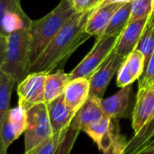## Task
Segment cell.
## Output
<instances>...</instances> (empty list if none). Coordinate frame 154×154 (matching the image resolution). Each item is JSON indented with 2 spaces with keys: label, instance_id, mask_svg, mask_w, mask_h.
<instances>
[{
  "label": "cell",
  "instance_id": "2",
  "mask_svg": "<svg viewBox=\"0 0 154 154\" xmlns=\"http://www.w3.org/2000/svg\"><path fill=\"white\" fill-rule=\"evenodd\" d=\"M76 14L72 2L61 0L45 16L32 20L30 32V69L55 35Z\"/></svg>",
  "mask_w": 154,
  "mask_h": 154
},
{
  "label": "cell",
  "instance_id": "13",
  "mask_svg": "<svg viewBox=\"0 0 154 154\" xmlns=\"http://www.w3.org/2000/svg\"><path fill=\"white\" fill-rule=\"evenodd\" d=\"M101 101L102 99L95 96H89L87 101L76 113L69 127L81 132L92 122L102 118L104 116V111Z\"/></svg>",
  "mask_w": 154,
  "mask_h": 154
},
{
  "label": "cell",
  "instance_id": "7",
  "mask_svg": "<svg viewBox=\"0 0 154 154\" xmlns=\"http://www.w3.org/2000/svg\"><path fill=\"white\" fill-rule=\"evenodd\" d=\"M125 59L114 51H111L102 65L88 79L90 86L89 96H95L100 99L104 98V94L109 83Z\"/></svg>",
  "mask_w": 154,
  "mask_h": 154
},
{
  "label": "cell",
  "instance_id": "16",
  "mask_svg": "<svg viewBox=\"0 0 154 154\" xmlns=\"http://www.w3.org/2000/svg\"><path fill=\"white\" fill-rule=\"evenodd\" d=\"M154 143V113L145 126L125 143L124 154H143Z\"/></svg>",
  "mask_w": 154,
  "mask_h": 154
},
{
  "label": "cell",
  "instance_id": "33",
  "mask_svg": "<svg viewBox=\"0 0 154 154\" xmlns=\"http://www.w3.org/2000/svg\"><path fill=\"white\" fill-rule=\"evenodd\" d=\"M102 0H91L90 1V7L91 8H95Z\"/></svg>",
  "mask_w": 154,
  "mask_h": 154
},
{
  "label": "cell",
  "instance_id": "21",
  "mask_svg": "<svg viewBox=\"0 0 154 154\" xmlns=\"http://www.w3.org/2000/svg\"><path fill=\"white\" fill-rule=\"evenodd\" d=\"M111 130L112 120L104 116L99 120L92 122L88 126H86L83 132H85L98 146L102 140L110 133Z\"/></svg>",
  "mask_w": 154,
  "mask_h": 154
},
{
  "label": "cell",
  "instance_id": "27",
  "mask_svg": "<svg viewBox=\"0 0 154 154\" xmlns=\"http://www.w3.org/2000/svg\"><path fill=\"white\" fill-rule=\"evenodd\" d=\"M134 79L132 76L128 65L125 60V61L122 63V65L120 66L118 71H117V79H116V85L119 88H125L127 87L129 85H132L134 82Z\"/></svg>",
  "mask_w": 154,
  "mask_h": 154
},
{
  "label": "cell",
  "instance_id": "12",
  "mask_svg": "<svg viewBox=\"0 0 154 154\" xmlns=\"http://www.w3.org/2000/svg\"><path fill=\"white\" fill-rule=\"evenodd\" d=\"M25 128L26 111L18 106L14 108H10L2 130L3 143L6 150L22 134L24 133Z\"/></svg>",
  "mask_w": 154,
  "mask_h": 154
},
{
  "label": "cell",
  "instance_id": "11",
  "mask_svg": "<svg viewBox=\"0 0 154 154\" xmlns=\"http://www.w3.org/2000/svg\"><path fill=\"white\" fill-rule=\"evenodd\" d=\"M46 105L52 133L57 134L69 129L76 113L71 111L66 105L63 95L49 103H46Z\"/></svg>",
  "mask_w": 154,
  "mask_h": 154
},
{
  "label": "cell",
  "instance_id": "26",
  "mask_svg": "<svg viewBox=\"0 0 154 154\" xmlns=\"http://www.w3.org/2000/svg\"><path fill=\"white\" fill-rule=\"evenodd\" d=\"M79 133H80V131L76 130V129H72V128L69 127L55 154L70 153L72 149H73V146H74V144L76 143V140H77L79 134Z\"/></svg>",
  "mask_w": 154,
  "mask_h": 154
},
{
  "label": "cell",
  "instance_id": "24",
  "mask_svg": "<svg viewBox=\"0 0 154 154\" xmlns=\"http://www.w3.org/2000/svg\"><path fill=\"white\" fill-rule=\"evenodd\" d=\"M152 13V0H134L129 23L148 18Z\"/></svg>",
  "mask_w": 154,
  "mask_h": 154
},
{
  "label": "cell",
  "instance_id": "30",
  "mask_svg": "<svg viewBox=\"0 0 154 154\" xmlns=\"http://www.w3.org/2000/svg\"><path fill=\"white\" fill-rule=\"evenodd\" d=\"M134 0H102L97 6H100V5H106L108 4H125L128 2H133Z\"/></svg>",
  "mask_w": 154,
  "mask_h": 154
},
{
  "label": "cell",
  "instance_id": "34",
  "mask_svg": "<svg viewBox=\"0 0 154 154\" xmlns=\"http://www.w3.org/2000/svg\"><path fill=\"white\" fill-rule=\"evenodd\" d=\"M103 154H113V148L111 147V149H109L108 151H106V152H103Z\"/></svg>",
  "mask_w": 154,
  "mask_h": 154
},
{
  "label": "cell",
  "instance_id": "35",
  "mask_svg": "<svg viewBox=\"0 0 154 154\" xmlns=\"http://www.w3.org/2000/svg\"><path fill=\"white\" fill-rule=\"evenodd\" d=\"M152 13H154V0H152Z\"/></svg>",
  "mask_w": 154,
  "mask_h": 154
},
{
  "label": "cell",
  "instance_id": "17",
  "mask_svg": "<svg viewBox=\"0 0 154 154\" xmlns=\"http://www.w3.org/2000/svg\"><path fill=\"white\" fill-rule=\"evenodd\" d=\"M14 85L15 81L8 75L2 72L0 80V154H7V150L5 148L3 143L2 130L10 110V99Z\"/></svg>",
  "mask_w": 154,
  "mask_h": 154
},
{
  "label": "cell",
  "instance_id": "1",
  "mask_svg": "<svg viewBox=\"0 0 154 154\" xmlns=\"http://www.w3.org/2000/svg\"><path fill=\"white\" fill-rule=\"evenodd\" d=\"M92 10L76 13L68 21L32 64L30 73L49 74L57 69H61L75 51L91 37L86 32L85 27Z\"/></svg>",
  "mask_w": 154,
  "mask_h": 154
},
{
  "label": "cell",
  "instance_id": "9",
  "mask_svg": "<svg viewBox=\"0 0 154 154\" xmlns=\"http://www.w3.org/2000/svg\"><path fill=\"white\" fill-rule=\"evenodd\" d=\"M147 19L148 18L128 23L118 36L113 51L124 58H126L131 52H133L139 42L144 26L147 23Z\"/></svg>",
  "mask_w": 154,
  "mask_h": 154
},
{
  "label": "cell",
  "instance_id": "6",
  "mask_svg": "<svg viewBox=\"0 0 154 154\" xmlns=\"http://www.w3.org/2000/svg\"><path fill=\"white\" fill-rule=\"evenodd\" d=\"M47 73L32 72L29 73L17 87L18 106L23 110L45 103L44 83Z\"/></svg>",
  "mask_w": 154,
  "mask_h": 154
},
{
  "label": "cell",
  "instance_id": "29",
  "mask_svg": "<svg viewBox=\"0 0 154 154\" xmlns=\"http://www.w3.org/2000/svg\"><path fill=\"white\" fill-rule=\"evenodd\" d=\"M90 1L91 0H72L71 2L76 13H83L91 9Z\"/></svg>",
  "mask_w": 154,
  "mask_h": 154
},
{
  "label": "cell",
  "instance_id": "32",
  "mask_svg": "<svg viewBox=\"0 0 154 154\" xmlns=\"http://www.w3.org/2000/svg\"><path fill=\"white\" fill-rule=\"evenodd\" d=\"M143 154H154V143L152 144L150 147H148L143 152Z\"/></svg>",
  "mask_w": 154,
  "mask_h": 154
},
{
  "label": "cell",
  "instance_id": "22",
  "mask_svg": "<svg viewBox=\"0 0 154 154\" xmlns=\"http://www.w3.org/2000/svg\"><path fill=\"white\" fill-rule=\"evenodd\" d=\"M68 130L69 129H66L53 134L50 138L23 154H55Z\"/></svg>",
  "mask_w": 154,
  "mask_h": 154
},
{
  "label": "cell",
  "instance_id": "18",
  "mask_svg": "<svg viewBox=\"0 0 154 154\" xmlns=\"http://www.w3.org/2000/svg\"><path fill=\"white\" fill-rule=\"evenodd\" d=\"M69 81V73L64 72L62 69L47 74L44 83L45 103H49L63 95L65 88Z\"/></svg>",
  "mask_w": 154,
  "mask_h": 154
},
{
  "label": "cell",
  "instance_id": "23",
  "mask_svg": "<svg viewBox=\"0 0 154 154\" xmlns=\"http://www.w3.org/2000/svg\"><path fill=\"white\" fill-rule=\"evenodd\" d=\"M125 61L128 65L129 70L132 76L134 77V80L139 79L143 74L145 66V59L143 54L135 49L133 52H131L126 57Z\"/></svg>",
  "mask_w": 154,
  "mask_h": 154
},
{
  "label": "cell",
  "instance_id": "19",
  "mask_svg": "<svg viewBox=\"0 0 154 154\" xmlns=\"http://www.w3.org/2000/svg\"><path fill=\"white\" fill-rule=\"evenodd\" d=\"M133 2L124 4L111 18L103 35H120L129 23Z\"/></svg>",
  "mask_w": 154,
  "mask_h": 154
},
{
  "label": "cell",
  "instance_id": "14",
  "mask_svg": "<svg viewBox=\"0 0 154 154\" xmlns=\"http://www.w3.org/2000/svg\"><path fill=\"white\" fill-rule=\"evenodd\" d=\"M89 80L79 78L70 80L65 88L63 97L66 105L71 111L77 113L89 97Z\"/></svg>",
  "mask_w": 154,
  "mask_h": 154
},
{
  "label": "cell",
  "instance_id": "36",
  "mask_svg": "<svg viewBox=\"0 0 154 154\" xmlns=\"http://www.w3.org/2000/svg\"><path fill=\"white\" fill-rule=\"evenodd\" d=\"M68 1H72V0H68Z\"/></svg>",
  "mask_w": 154,
  "mask_h": 154
},
{
  "label": "cell",
  "instance_id": "20",
  "mask_svg": "<svg viewBox=\"0 0 154 154\" xmlns=\"http://www.w3.org/2000/svg\"><path fill=\"white\" fill-rule=\"evenodd\" d=\"M135 49L143 54L145 65H147L154 52V13H152L148 17L147 23Z\"/></svg>",
  "mask_w": 154,
  "mask_h": 154
},
{
  "label": "cell",
  "instance_id": "10",
  "mask_svg": "<svg viewBox=\"0 0 154 154\" xmlns=\"http://www.w3.org/2000/svg\"><path fill=\"white\" fill-rule=\"evenodd\" d=\"M123 5L124 4L117 3L108 4L106 5L96 6L95 8H93L86 23V32L91 36H102L111 18Z\"/></svg>",
  "mask_w": 154,
  "mask_h": 154
},
{
  "label": "cell",
  "instance_id": "8",
  "mask_svg": "<svg viewBox=\"0 0 154 154\" xmlns=\"http://www.w3.org/2000/svg\"><path fill=\"white\" fill-rule=\"evenodd\" d=\"M154 113V83L139 88L132 114V127L134 134H138L150 121Z\"/></svg>",
  "mask_w": 154,
  "mask_h": 154
},
{
  "label": "cell",
  "instance_id": "28",
  "mask_svg": "<svg viewBox=\"0 0 154 154\" xmlns=\"http://www.w3.org/2000/svg\"><path fill=\"white\" fill-rule=\"evenodd\" d=\"M146 70L143 78L139 80L138 89L147 88L154 83V52L152 53L148 64L146 65Z\"/></svg>",
  "mask_w": 154,
  "mask_h": 154
},
{
  "label": "cell",
  "instance_id": "31",
  "mask_svg": "<svg viewBox=\"0 0 154 154\" xmlns=\"http://www.w3.org/2000/svg\"><path fill=\"white\" fill-rule=\"evenodd\" d=\"M5 49V38H0V67L4 60Z\"/></svg>",
  "mask_w": 154,
  "mask_h": 154
},
{
  "label": "cell",
  "instance_id": "25",
  "mask_svg": "<svg viewBox=\"0 0 154 154\" xmlns=\"http://www.w3.org/2000/svg\"><path fill=\"white\" fill-rule=\"evenodd\" d=\"M12 12L20 14H26L21 5V0H0V38L6 37L2 30L3 18Z\"/></svg>",
  "mask_w": 154,
  "mask_h": 154
},
{
  "label": "cell",
  "instance_id": "15",
  "mask_svg": "<svg viewBox=\"0 0 154 154\" xmlns=\"http://www.w3.org/2000/svg\"><path fill=\"white\" fill-rule=\"evenodd\" d=\"M132 85L122 88L117 93L101 101L104 116L111 120L117 119L126 112L130 101Z\"/></svg>",
  "mask_w": 154,
  "mask_h": 154
},
{
  "label": "cell",
  "instance_id": "4",
  "mask_svg": "<svg viewBox=\"0 0 154 154\" xmlns=\"http://www.w3.org/2000/svg\"><path fill=\"white\" fill-rule=\"evenodd\" d=\"M23 134L24 152L32 150L53 134L46 103L36 105L26 110V128Z\"/></svg>",
  "mask_w": 154,
  "mask_h": 154
},
{
  "label": "cell",
  "instance_id": "5",
  "mask_svg": "<svg viewBox=\"0 0 154 154\" xmlns=\"http://www.w3.org/2000/svg\"><path fill=\"white\" fill-rule=\"evenodd\" d=\"M118 36L119 35H102L97 37L91 51L79 65L69 73L70 80L79 78L88 79L114 50Z\"/></svg>",
  "mask_w": 154,
  "mask_h": 154
},
{
  "label": "cell",
  "instance_id": "3",
  "mask_svg": "<svg viewBox=\"0 0 154 154\" xmlns=\"http://www.w3.org/2000/svg\"><path fill=\"white\" fill-rule=\"evenodd\" d=\"M0 70L20 83L30 73L29 27L17 30L5 37V49Z\"/></svg>",
  "mask_w": 154,
  "mask_h": 154
}]
</instances>
